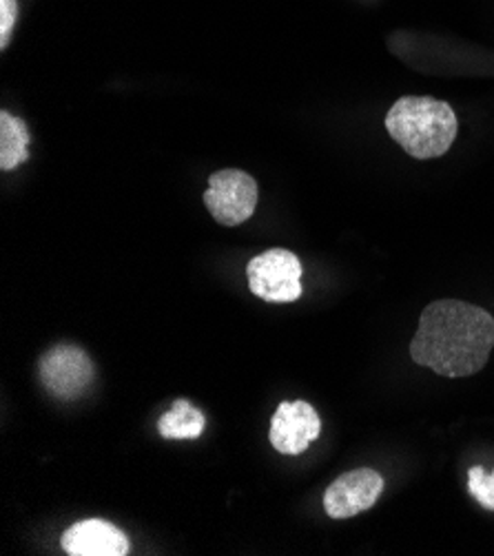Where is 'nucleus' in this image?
I'll list each match as a JSON object with an SVG mask.
<instances>
[{
    "label": "nucleus",
    "instance_id": "obj_8",
    "mask_svg": "<svg viewBox=\"0 0 494 556\" xmlns=\"http://www.w3.org/2000/svg\"><path fill=\"white\" fill-rule=\"evenodd\" d=\"M63 549L69 556H125L129 539L104 519H85L63 534Z\"/></svg>",
    "mask_w": 494,
    "mask_h": 556
},
{
    "label": "nucleus",
    "instance_id": "obj_9",
    "mask_svg": "<svg viewBox=\"0 0 494 556\" xmlns=\"http://www.w3.org/2000/svg\"><path fill=\"white\" fill-rule=\"evenodd\" d=\"M29 157V129L25 121L12 116L10 111L0 114V169L14 172Z\"/></svg>",
    "mask_w": 494,
    "mask_h": 556
},
{
    "label": "nucleus",
    "instance_id": "obj_10",
    "mask_svg": "<svg viewBox=\"0 0 494 556\" xmlns=\"http://www.w3.org/2000/svg\"><path fill=\"white\" fill-rule=\"evenodd\" d=\"M204 415L195 406H191V402L178 400L160 417L157 432L164 439H198L204 432Z\"/></svg>",
    "mask_w": 494,
    "mask_h": 556
},
{
    "label": "nucleus",
    "instance_id": "obj_12",
    "mask_svg": "<svg viewBox=\"0 0 494 556\" xmlns=\"http://www.w3.org/2000/svg\"><path fill=\"white\" fill-rule=\"evenodd\" d=\"M18 18V3L16 0H0V47L10 45L12 29Z\"/></svg>",
    "mask_w": 494,
    "mask_h": 556
},
{
    "label": "nucleus",
    "instance_id": "obj_2",
    "mask_svg": "<svg viewBox=\"0 0 494 556\" xmlns=\"http://www.w3.org/2000/svg\"><path fill=\"white\" fill-rule=\"evenodd\" d=\"M387 129L408 155L430 160L453 147L459 125L448 102L428 96H406L391 106Z\"/></svg>",
    "mask_w": 494,
    "mask_h": 556
},
{
    "label": "nucleus",
    "instance_id": "obj_4",
    "mask_svg": "<svg viewBox=\"0 0 494 556\" xmlns=\"http://www.w3.org/2000/svg\"><path fill=\"white\" fill-rule=\"evenodd\" d=\"M38 370L42 386L63 402L83 397L96 375L89 355L74 344H59L47 351Z\"/></svg>",
    "mask_w": 494,
    "mask_h": 556
},
{
    "label": "nucleus",
    "instance_id": "obj_6",
    "mask_svg": "<svg viewBox=\"0 0 494 556\" xmlns=\"http://www.w3.org/2000/svg\"><path fill=\"white\" fill-rule=\"evenodd\" d=\"M383 479L370 468H357L338 477L324 494V510L333 519H351L377 504Z\"/></svg>",
    "mask_w": 494,
    "mask_h": 556
},
{
    "label": "nucleus",
    "instance_id": "obj_3",
    "mask_svg": "<svg viewBox=\"0 0 494 556\" xmlns=\"http://www.w3.org/2000/svg\"><path fill=\"white\" fill-rule=\"evenodd\" d=\"M302 264L293 251L270 249L255 255L246 266V280L253 295L264 302L287 304L302 298Z\"/></svg>",
    "mask_w": 494,
    "mask_h": 556
},
{
    "label": "nucleus",
    "instance_id": "obj_5",
    "mask_svg": "<svg viewBox=\"0 0 494 556\" xmlns=\"http://www.w3.org/2000/svg\"><path fill=\"white\" fill-rule=\"evenodd\" d=\"M257 182L238 169L217 172L208 178L204 204L223 227H238L257 206Z\"/></svg>",
    "mask_w": 494,
    "mask_h": 556
},
{
    "label": "nucleus",
    "instance_id": "obj_1",
    "mask_svg": "<svg viewBox=\"0 0 494 556\" xmlns=\"http://www.w3.org/2000/svg\"><path fill=\"white\" fill-rule=\"evenodd\" d=\"M494 349V317L481 306L439 300L423 308L410 342L415 364L442 377L479 372Z\"/></svg>",
    "mask_w": 494,
    "mask_h": 556
},
{
    "label": "nucleus",
    "instance_id": "obj_11",
    "mask_svg": "<svg viewBox=\"0 0 494 556\" xmlns=\"http://www.w3.org/2000/svg\"><path fill=\"white\" fill-rule=\"evenodd\" d=\"M468 490L485 510L494 513V470L487 475L481 466H472L468 470Z\"/></svg>",
    "mask_w": 494,
    "mask_h": 556
},
{
    "label": "nucleus",
    "instance_id": "obj_7",
    "mask_svg": "<svg viewBox=\"0 0 494 556\" xmlns=\"http://www.w3.org/2000/svg\"><path fill=\"white\" fill-rule=\"evenodd\" d=\"M321 432L317 410L306 402H282L270 419V443L280 455H302Z\"/></svg>",
    "mask_w": 494,
    "mask_h": 556
}]
</instances>
